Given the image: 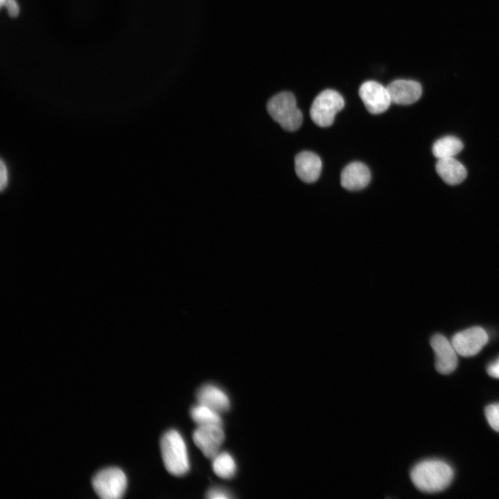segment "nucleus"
<instances>
[{"label": "nucleus", "mask_w": 499, "mask_h": 499, "mask_svg": "<svg viewBox=\"0 0 499 499\" xmlns=\"http://www.w3.org/2000/svg\"><path fill=\"white\" fill-rule=\"evenodd\" d=\"M359 96L368 112L373 114L385 112L392 103L387 88L374 80L361 85Z\"/></svg>", "instance_id": "7"}, {"label": "nucleus", "mask_w": 499, "mask_h": 499, "mask_svg": "<svg viewBox=\"0 0 499 499\" xmlns=\"http://www.w3.org/2000/svg\"><path fill=\"white\" fill-rule=\"evenodd\" d=\"M371 180L368 167L358 161L348 164L342 170L340 182L343 188L349 191H358L366 187Z\"/></svg>", "instance_id": "12"}, {"label": "nucleus", "mask_w": 499, "mask_h": 499, "mask_svg": "<svg viewBox=\"0 0 499 499\" xmlns=\"http://www.w3.org/2000/svg\"><path fill=\"white\" fill-rule=\"evenodd\" d=\"M322 166L319 156L310 151L301 152L295 159L296 173L300 180L306 183H313L318 180Z\"/></svg>", "instance_id": "11"}, {"label": "nucleus", "mask_w": 499, "mask_h": 499, "mask_svg": "<svg viewBox=\"0 0 499 499\" xmlns=\"http://www.w3.org/2000/svg\"><path fill=\"white\" fill-rule=\"evenodd\" d=\"M344 100L342 96L333 89H325L314 99L310 108V116L318 126L331 125L336 114L342 110Z\"/></svg>", "instance_id": "4"}, {"label": "nucleus", "mask_w": 499, "mask_h": 499, "mask_svg": "<svg viewBox=\"0 0 499 499\" xmlns=\"http://www.w3.org/2000/svg\"><path fill=\"white\" fill-rule=\"evenodd\" d=\"M212 459L213 471L219 478L229 479L235 475L236 464L229 453L219 452Z\"/></svg>", "instance_id": "16"}, {"label": "nucleus", "mask_w": 499, "mask_h": 499, "mask_svg": "<svg viewBox=\"0 0 499 499\" xmlns=\"http://www.w3.org/2000/svg\"><path fill=\"white\" fill-rule=\"evenodd\" d=\"M267 110L271 118L286 130L295 131L302 123V113L290 92L282 91L272 96L267 103Z\"/></svg>", "instance_id": "3"}, {"label": "nucleus", "mask_w": 499, "mask_h": 499, "mask_svg": "<svg viewBox=\"0 0 499 499\" xmlns=\"http://www.w3.org/2000/svg\"><path fill=\"white\" fill-rule=\"evenodd\" d=\"M488 340V335L483 328L473 326L457 333L451 342L457 354L470 357L478 353Z\"/></svg>", "instance_id": "6"}, {"label": "nucleus", "mask_w": 499, "mask_h": 499, "mask_svg": "<svg viewBox=\"0 0 499 499\" xmlns=\"http://www.w3.org/2000/svg\"><path fill=\"white\" fill-rule=\"evenodd\" d=\"M430 345L435 352L436 370L441 374L453 372L457 366V353L451 342L441 334L434 335Z\"/></svg>", "instance_id": "9"}, {"label": "nucleus", "mask_w": 499, "mask_h": 499, "mask_svg": "<svg viewBox=\"0 0 499 499\" xmlns=\"http://www.w3.org/2000/svg\"><path fill=\"white\" fill-rule=\"evenodd\" d=\"M92 486L100 498L119 499L123 497L126 490V475L119 468H107L94 475L92 479Z\"/></svg>", "instance_id": "5"}, {"label": "nucleus", "mask_w": 499, "mask_h": 499, "mask_svg": "<svg viewBox=\"0 0 499 499\" xmlns=\"http://www.w3.org/2000/svg\"><path fill=\"white\" fill-rule=\"evenodd\" d=\"M453 470L446 462L439 459H426L415 464L410 471V478L419 491L437 493L446 489L453 479Z\"/></svg>", "instance_id": "1"}, {"label": "nucleus", "mask_w": 499, "mask_h": 499, "mask_svg": "<svg viewBox=\"0 0 499 499\" xmlns=\"http://www.w3.org/2000/svg\"><path fill=\"white\" fill-rule=\"evenodd\" d=\"M3 6L6 7L10 17H17L18 16L19 7L16 0H3L2 6Z\"/></svg>", "instance_id": "20"}, {"label": "nucleus", "mask_w": 499, "mask_h": 499, "mask_svg": "<svg viewBox=\"0 0 499 499\" xmlns=\"http://www.w3.org/2000/svg\"><path fill=\"white\" fill-rule=\"evenodd\" d=\"M9 182V174L8 167L3 159L1 161L0 166V186L1 190L3 191L8 186Z\"/></svg>", "instance_id": "19"}, {"label": "nucleus", "mask_w": 499, "mask_h": 499, "mask_svg": "<svg viewBox=\"0 0 499 499\" xmlns=\"http://www.w3.org/2000/svg\"><path fill=\"white\" fill-rule=\"evenodd\" d=\"M190 414L198 426L222 425L219 412L200 403L192 407Z\"/></svg>", "instance_id": "17"}, {"label": "nucleus", "mask_w": 499, "mask_h": 499, "mask_svg": "<svg viewBox=\"0 0 499 499\" xmlns=\"http://www.w3.org/2000/svg\"><path fill=\"white\" fill-rule=\"evenodd\" d=\"M207 497L213 499L229 498L231 496L225 490L220 489H212L207 492Z\"/></svg>", "instance_id": "21"}, {"label": "nucleus", "mask_w": 499, "mask_h": 499, "mask_svg": "<svg viewBox=\"0 0 499 499\" xmlns=\"http://www.w3.org/2000/svg\"><path fill=\"white\" fill-rule=\"evenodd\" d=\"M161 456L166 469L170 474L182 476L188 473L190 464L186 443L175 430L166 432L160 443Z\"/></svg>", "instance_id": "2"}, {"label": "nucleus", "mask_w": 499, "mask_h": 499, "mask_svg": "<svg viewBox=\"0 0 499 499\" xmlns=\"http://www.w3.org/2000/svg\"><path fill=\"white\" fill-rule=\"evenodd\" d=\"M484 413L490 426L499 432V403L487 405L485 408Z\"/></svg>", "instance_id": "18"}, {"label": "nucleus", "mask_w": 499, "mask_h": 499, "mask_svg": "<svg viewBox=\"0 0 499 499\" xmlns=\"http://www.w3.org/2000/svg\"><path fill=\"white\" fill-rule=\"evenodd\" d=\"M392 103L398 105H410L421 97V85L412 80L399 79L392 81L388 86Z\"/></svg>", "instance_id": "10"}, {"label": "nucleus", "mask_w": 499, "mask_h": 499, "mask_svg": "<svg viewBox=\"0 0 499 499\" xmlns=\"http://www.w3.org/2000/svg\"><path fill=\"white\" fill-rule=\"evenodd\" d=\"M435 168L440 177L449 185L459 184L467 175L464 166L455 157L439 159Z\"/></svg>", "instance_id": "14"}, {"label": "nucleus", "mask_w": 499, "mask_h": 499, "mask_svg": "<svg viewBox=\"0 0 499 499\" xmlns=\"http://www.w3.org/2000/svg\"><path fill=\"white\" fill-rule=\"evenodd\" d=\"M193 440L203 455L213 459L225 440L222 426H198L193 433Z\"/></svg>", "instance_id": "8"}, {"label": "nucleus", "mask_w": 499, "mask_h": 499, "mask_svg": "<svg viewBox=\"0 0 499 499\" xmlns=\"http://www.w3.org/2000/svg\"><path fill=\"white\" fill-rule=\"evenodd\" d=\"M198 403L204 405L213 410L221 413L230 408V401L227 395L219 387L207 384L201 387L197 392Z\"/></svg>", "instance_id": "13"}, {"label": "nucleus", "mask_w": 499, "mask_h": 499, "mask_svg": "<svg viewBox=\"0 0 499 499\" xmlns=\"http://www.w3.org/2000/svg\"><path fill=\"white\" fill-rule=\"evenodd\" d=\"M487 373L493 378H499V358L489 365Z\"/></svg>", "instance_id": "22"}, {"label": "nucleus", "mask_w": 499, "mask_h": 499, "mask_svg": "<svg viewBox=\"0 0 499 499\" xmlns=\"http://www.w3.org/2000/svg\"><path fill=\"white\" fill-rule=\"evenodd\" d=\"M463 143L454 136H446L437 139L432 146V153L439 159L454 157L463 148Z\"/></svg>", "instance_id": "15"}]
</instances>
